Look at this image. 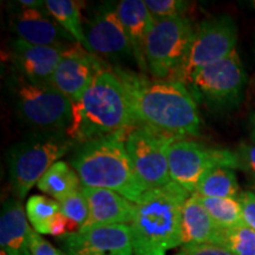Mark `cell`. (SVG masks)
<instances>
[{"label": "cell", "instance_id": "8fae6325", "mask_svg": "<svg viewBox=\"0 0 255 255\" xmlns=\"http://www.w3.org/2000/svg\"><path fill=\"white\" fill-rule=\"evenodd\" d=\"M177 139L141 126L133 127L127 133L126 148L133 170L148 190L171 182L168 154Z\"/></svg>", "mask_w": 255, "mask_h": 255}, {"label": "cell", "instance_id": "2e32d148", "mask_svg": "<svg viewBox=\"0 0 255 255\" xmlns=\"http://www.w3.org/2000/svg\"><path fill=\"white\" fill-rule=\"evenodd\" d=\"M9 27L18 39L32 45L70 47L77 43L71 34L39 8L23 7L15 12L9 20Z\"/></svg>", "mask_w": 255, "mask_h": 255}, {"label": "cell", "instance_id": "d4e9b609", "mask_svg": "<svg viewBox=\"0 0 255 255\" xmlns=\"http://www.w3.org/2000/svg\"><path fill=\"white\" fill-rule=\"evenodd\" d=\"M26 215L32 227L38 234H49L53 219L59 214L60 203L44 195H32L27 200Z\"/></svg>", "mask_w": 255, "mask_h": 255}, {"label": "cell", "instance_id": "44dd1931", "mask_svg": "<svg viewBox=\"0 0 255 255\" xmlns=\"http://www.w3.org/2000/svg\"><path fill=\"white\" fill-rule=\"evenodd\" d=\"M37 187L58 202L83 188L75 169L64 161L56 162L40 178Z\"/></svg>", "mask_w": 255, "mask_h": 255}, {"label": "cell", "instance_id": "ac0fdd59", "mask_svg": "<svg viewBox=\"0 0 255 255\" xmlns=\"http://www.w3.org/2000/svg\"><path fill=\"white\" fill-rule=\"evenodd\" d=\"M223 232L195 194L188 197L182 212V247L221 246Z\"/></svg>", "mask_w": 255, "mask_h": 255}, {"label": "cell", "instance_id": "7402d4cb", "mask_svg": "<svg viewBox=\"0 0 255 255\" xmlns=\"http://www.w3.org/2000/svg\"><path fill=\"white\" fill-rule=\"evenodd\" d=\"M240 193L235 169L219 165L209 170L202 177L196 188L195 195L219 199H238Z\"/></svg>", "mask_w": 255, "mask_h": 255}, {"label": "cell", "instance_id": "8d00e7d4", "mask_svg": "<svg viewBox=\"0 0 255 255\" xmlns=\"http://www.w3.org/2000/svg\"><path fill=\"white\" fill-rule=\"evenodd\" d=\"M0 255H7V253H6L5 251H1V253H0Z\"/></svg>", "mask_w": 255, "mask_h": 255}, {"label": "cell", "instance_id": "4dcf8cb0", "mask_svg": "<svg viewBox=\"0 0 255 255\" xmlns=\"http://www.w3.org/2000/svg\"><path fill=\"white\" fill-rule=\"evenodd\" d=\"M28 244L32 255H65L58 248L52 246L49 241L41 238V235L38 234L34 229H31Z\"/></svg>", "mask_w": 255, "mask_h": 255}, {"label": "cell", "instance_id": "3957f363", "mask_svg": "<svg viewBox=\"0 0 255 255\" xmlns=\"http://www.w3.org/2000/svg\"><path fill=\"white\" fill-rule=\"evenodd\" d=\"M190 195L174 182L143 194L130 223L133 255H167L182 246V212Z\"/></svg>", "mask_w": 255, "mask_h": 255}, {"label": "cell", "instance_id": "5bb4252c", "mask_svg": "<svg viewBox=\"0 0 255 255\" xmlns=\"http://www.w3.org/2000/svg\"><path fill=\"white\" fill-rule=\"evenodd\" d=\"M87 50L108 58L133 56L132 47L116 8L104 7L84 25Z\"/></svg>", "mask_w": 255, "mask_h": 255}, {"label": "cell", "instance_id": "83f0119b", "mask_svg": "<svg viewBox=\"0 0 255 255\" xmlns=\"http://www.w3.org/2000/svg\"><path fill=\"white\" fill-rule=\"evenodd\" d=\"M146 7L156 20L181 17L188 2L182 0H144Z\"/></svg>", "mask_w": 255, "mask_h": 255}, {"label": "cell", "instance_id": "5b68a950", "mask_svg": "<svg viewBox=\"0 0 255 255\" xmlns=\"http://www.w3.org/2000/svg\"><path fill=\"white\" fill-rule=\"evenodd\" d=\"M76 146L66 132H32L6 154L12 193L23 200L49 169Z\"/></svg>", "mask_w": 255, "mask_h": 255}, {"label": "cell", "instance_id": "8992f818", "mask_svg": "<svg viewBox=\"0 0 255 255\" xmlns=\"http://www.w3.org/2000/svg\"><path fill=\"white\" fill-rule=\"evenodd\" d=\"M7 90L18 119L33 132H66L71 101L53 85L34 84L13 70Z\"/></svg>", "mask_w": 255, "mask_h": 255}, {"label": "cell", "instance_id": "9c48e42d", "mask_svg": "<svg viewBox=\"0 0 255 255\" xmlns=\"http://www.w3.org/2000/svg\"><path fill=\"white\" fill-rule=\"evenodd\" d=\"M246 81L244 64L235 50L226 58L200 69L187 88L195 100H202L210 108L228 109L240 102Z\"/></svg>", "mask_w": 255, "mask_h": 255}, {"label": "cell", "instance_id": "1f68e13d", "mask_svg": "<svg viewBox=\"0 0 255 255\" xmlns=\"http://www.w3.org/2000/svg\"><path fill=\"white\" fill-rule=\"evenodd\" d=\"M175 255H233L225 248L212 245L205 246H184Z\"/></svg>", "mask_w": 255, "mask_h": 255}, {"label": "cell", "instance_id": "836d02e7", "mask_svg": "<svg viewBox=\"0 0 255 255\" xmlns=\"http://www.w3.org/2000/svg\"><path fill=\"white\" fill-rule=\"evenodd\" d=\"M23 7H30V8H39L45 6V1H38V0H20L18 1Z\"/></svg>", "mask_w": 255, "mask_h": 255}, {"label": "cell", "instance_id": "30bf717a", "mask_svg": "<svg viewBox=\"0 0 255 255\" xmlns=\"http://www.w3.org/2000/svg\"><path fill=\"white\" fill-rule=\"evenodd\" d=\"M195 27L183 15L156 20L146 37L148 70L156 79H168L186 55Z\"/></svg>", "mask_w": 255, "mask_h": 255}, {"label": "cell", "instance_id": "7c38bea8", "mask_svg": "<svg viewBox=\"0 0 255 255\" xmlns=\"http://www.w3.org/2000/svg\"><path fill=\"white\" fill-rule=\"evenodd\" d=\"M65 255H133L130 225H111L77 231L58 238Z\"/></svg>", "mask_w": 255, "mask_h": 255}, {"label": "cell", "instance_id": "d6986e66", "mask_svg": "<svg viewBox=\"0 0 255 255\" xmlns=\"http://www.w3.org/2000/svg\"><path fill=\"white\" fill-rule=\"evenodd\" d=\"M26 210L20 200L9 197L2 203L0 214V246L7 255H31Z\"/></svg>", "mask_w": 255, "mask_h": 255}, {"label": "cell", "instance_id": "f1b7e54d", "mask_svg": "<svg viewBox=\"0 0 255 255\" xmlns=\"http://www.w3.org/2000/svg\"><path fill=\"white\" fill-rule=\"evenodd\" d=\"M237 155L239 158V169L255 180V144L242 142L239 145Z\"/></svg>", "mask_w": 255, "mask_h": 255}, {"label": "cell", "instance_id": "ffe728a7", "mask_svg": "<svg viewBox=\"0 0 255 255\" xmlns=\"http://www.w3.org/2000/svg\"><path fill=\"white\" fill-rule=\"evenodd\" d=\"M116 11L131 44L137 65L142 71H146L148 64L144 45L146 37L154 26L155 19L146 7L145 1L142 0H122L117 5Z\"/></svg>", "mask_w": 255, "mask_h": 255}, {"label": "cell", "instance_id": "4fadbf2b", "mask_svg": "<svg viewBox=\"0 0 255 255\" xmlns=\"http://www.w3.org/2000/svg\"><path fill=\"white\" fill-rule=\"evenodd\" d=\"M107 66L95 53L76 43L64 52L52 77V85L73 102L81 97L96 75Z\"/></svg>", "mask_w": 255, "mask_h": 255}, {"label": "cell", "instance_id": "484cf974", "mask_svg": "<svg viewBox=\"0 0 255 255\" xmlns=\"http://www.w3.org/2000/svg\"><path fill=\"white\" fill-rule=\"evenodd\" d=\"M220 247L233 255H255V231L246 225L226 229Z\"/></svg>", "mask_w": 255, "mask_h": 255}, {"label": "cell", "instance_id": "52a82bcc", "mask_svg": "<svg viewBox=\"0 0 255 255\" xmlns=\"http://www.w3.org/2000/svg\"><path fill=\"white\" fill-rule=\"evenodd\" d=\"M238 26L231 15L222 14L203 20L194 30L182 62L168 81L188 87L200 69L216 63L237 50Z\"/></svg>", "mask_w": 255, "mask_h": 255}, {"label": "cell", "instance_id": "4316f807", "mask_svg": "<svg viewBox=\"0 0 255 255\" xmlns=\"http://www.w3.org/2000/svg\"><path fill=\"white\" fill-rule=\"evenodd\" d=\"M60 212L70 220L78 229L87 222L89 216V207L85 199L83 188L81 190L75 191L66 199L60 201Z\"/></svg>", "mask_w": 255, "mask_h": 255}, {"label": "cell", "instance_id": "d6a6232c", "mask_svg": "<svg viewBox=\"0 0 255 255\" xmlns=\"http://www.w3.org/2000/svg\"><path fill=\"white\" fill-rule=\"evenodd\" d=\"M75 228H77V227H76V226L73 225L70 220L66 219L65 216L62 214V213H59V214L57 215L55 219H53L52 223H51L49 234L53 235V237L60 238V237H63V235L69 234V233H73Z\"/></svg>", "mask_w": 255, "mask_h": 255}, {"label": "cell", "instance_id": "f546056e", "mask_svg": "<svg viewBox=\"0 0 255 255\" xmlns=\"http://www.w3.org/2000/svg\"><path fill=\"white\" fill-rule=\"evenodd\" d=\"M238 200L241 206L245 225L255 231V193L251 190L241 191Z\"/></svg>", "mask_w": 255, "mask_h": 255}, {"label": "cell", "instance_id": "7a4b0ae2", "mask_svg": "<svg viewBox=\"0 0 255 255\" xmlns=\"http://www.w3.org/2000/svg\"><path fill=\"white\" fill-rule=\"evenodd\" d=\"M136 127L123 83L109 66L98 72L78 100L71 102L66 135L77 144L114 135H127Z\"/></svg>", "mask_w": 255, "mask_h": 255}, {"label": "cell", "instance_id": "74e56055", "mask_svg": "<svg viewBox=\"0 0 255 255\" xmlns=\"http://www.w3.org/2000/svg\"><path fill=\"white\" fill-rule=\"evenodd\" d=\"M254 193H255V189H254Z\"/></svg>", "mask_w": 255, "mask_h": 255}, {"label": "cell", "instance_id": "277c9868", "mask_svg": "<svg viewBox=\"0 0 255 255\" xmlns=\"http://www.w3.org/2000/svg\"><path fill=\"white\" fill-rule=\"evenodd\" d=\"M127 135H114L76 145L70 158L82 187L116 191L136 203L146 188L137 177L126 148Z\"/></svg>", "mask_w": 255, "mask_h": 255}, {"label": "cell", "instance_id": "d590c367", "mask_svg": "<svg viewBox=\"0 0 255 255\" xmlns=\"http://www.w3.org/2000/svg\"><path fill=\"white\" fill-rule=\"evenodd\" d=\"M251 122L253 124V127H255V113L251 116Z\"/></svg>", "mask_w": 255, "mask_h": 255}, {"label": "cell", "instance_id": "9a60e30c", "mask_svg": "<svg viewBox=\"0 0 255 255\" xmlns=\"http://www.w3.org/2000/svg\"><path fill=\"white\" fill-rule=\"evenodd\" d=\"M69 47L32 45L15 39L11 44V57L14 71L38 85H52V77Z\"/></svg>", "mask_w": 255, "mask_h": 255}, {"label": "cell", "instance_id": "e575fe53", "mask_svg": "<svg viewBox=\"0 0 255 255\" xmlns=\"http://www.w3.org/2000/svg\"><path fill=\"white\" fill-rule=\"evenodd\" d=\"M251 142L255 144V127H253V129L251 131Z\"/></svg>", "mask_w": 255, "mask_h": 255}, {"label": "cell", "instance_id": "6da1fadb", "mask_svg": "<svg viewBox=\"0 0 255 255\" xmlns=\"http://www.w3.org/2000/svg\"><path fill=\"white\" fill-rule=\"evenodd\" d=\"M126 89L136 126L182 139L200 135L197 102L186 85L168 79H150L115 68Z\"/></svg>", "mask_w": 255, "mask_h": 255}, {"label": "cell", "instance_id": "603a6c76", "mask_svg": "<svg viewBox=\"0 0 255 255\" xmlns=\"http://www.w3.org/2000/svg\"><path fill=\"white\" fill-rule=\"evenodd\" d=\"M47 13L71 34L77 43L87 49V38L84 33V25L82 24L81 6L73 0H46L45 6Z\"/></svg>", "mask_w": 255, "mask_h": 255}, {"label": "cell", "instance_id": "cb8c5ba5", "mask_svg": "<svg viewBox=\"0 0 255 255\" xmlns=\"http://www.w3.org/2000/svg\"><path fill=\"white\" fill-rule=\"evenodd\" d=\"M200 202L205 207L213 220L222 229H232L245 226L241 206L238 199H219V197L199 196Z\"/></svg>", "mask_w": 255, "mask_h": 255}, {"label": "cell", "instance_id": "e0dca14e", "mask_svg": "<svg viewBox=\"0 0 255 255\" xmlns=\"http://www.w3.org/2000/svg\"><path fill=\"white\" fill-rule=\"evenodd\" d=\"M89 207L87 222L78 231L111 225H128L135 216V203L116 193L102 188L83 187Z\"/></svg>", "mask_w": 255, "mask_h": 255}, {"label": "cell", "instance_id": "ba28073f", "mask_svg": "<svg viewBox=\"0 0 255 255\" xmlns=\"http://www.w3.org/2000/svg\"><path fill=\"white\" fill-rule=\"evenodd\" d=\"M169 175L171 182L195 194L202 177L213 168L223 165L239 169L237 151L210 148L189 138L175 141L169 148Z\"/></svg>", "mask_w": 255, "mask_h": 255}]
</instances>
